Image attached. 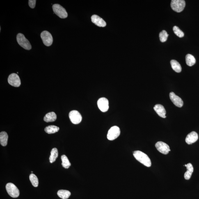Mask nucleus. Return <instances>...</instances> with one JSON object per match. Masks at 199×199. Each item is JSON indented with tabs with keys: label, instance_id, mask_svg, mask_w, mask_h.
<instances>
[{
	"label": "nucleus",
	"instance_id": "1",
	"mask_svg": "<svg viewBox=\"0 0 199 199\" xmlns=\"http://www.w3.org/2000/svg\"><path fill=\"white\" fill-rule=\"evenodd\" d=\"M133 155L137 161L147 167L151 166V161L148 156L141 151L136 150L133 152Z\"/></svg>",
	"mask_w": 199,
	"mask_h": 199
},
{
	"label": "nucleus",
	"instance_id": "2",
	"mask_svg": "<svg viewBox=\"0 0 199 199\" xmlns=\"http://www.w3.org/2000/svg\"><path fill=\"white\" fill-rule=\"evenodd\" d=\"M16 38L17 42L21 47L28 50L31 49V45L29 41L22 34L19 33L17 35Z\"/></svg>",
	"mask_w": 199,
	"mask_h": 199
},
{
	"label": "nucleus",
	"instance_id": "3",
	"mask_svg": "<svg viewBox=\"0 0 199 199\" xmlns=\"http://www.w3.org/2000/svg\"><path fill=\"white\" fill-rule=\"evenodd\" d=\"M186 6L185 1L184 0H172L171 7L174 11L180 13L183 10Z\"/></svg>",
	"mask_w": 199,
	"mask_h": 199
},
{
	"label": "nucleus",
	"instance_id": "4",
	"mask_svg": "<svg viewBox=\"0 0 199 199\" xmlns=\"http://www.w3.org/2000/svg\"><path fill=\"white\" fill-rule=\"evenodd\" d=\"M52 9L54 13L58 17L62 19L66 18L67 13L65 9L58 4H55L52 6Z\"/></svg>",
	"mask_w": 199,
	"mask_h": 199
},
{
	"label": "nucleus",
	"instance_id": "5",
	"mask_svg": "<svg viewBox=\"0 0 199 199\" xmlns=\"http://www.w3.org/2000/svg\"><path fill=\"white\" fill-rule=\"evenodd\" d=\"M6 188L7 193L12 198H17L19 196V190L15 184L11 183H8L6 185Z\"/></svg>",
	"mask_w": 199,
	"mask_h": 199
},
{
	"label": "nucleus",
	"instance_id": "6",
	"mask_svg": "<svg viewBox=\"0 0 199 199\" xmlns=\"http://www.w3.org/2000/svg\"><path fill=\"white\" fill-rule=\"evenodd\" d=\"M120 134V128L117 126H113L108 131L107 138L110 141H113L118 138Z\"/></svg>",
	"mask_w": 199,
	"mask_h": 199
},
{
	"label": "nucleus",
	"instance_id": "7",
	"mask_svg": "<svg viewBox=\"0 0 199 199\" xmlns=\"http://www.w3.org/2000/svg\"><path fill=\"white\" fill-rule=\"evenodd\" d=\"M41 37L45 45L49 47L52 45L53 41L51 34L47 31H44L41 34Z\"/></svg>",
	"mask_w": 199,
	"mask_h": 199
},
{
	"label": "nucleus",
	"instance_id": "8",
	"mask_svg": "<svg viewBox=\"0 0 199 199\" xmlns=\"http://www.w3.org/2000/svg\"><path fill=\"white\" fill-rule=\"evenodd\" d=\"M69 118L71 121L74 124H79L82 120V117L79 112L76 110H72L69 113Z\"/></svg>",
	"mask_w": 199,
	"mask_h": 199
},
{
	"label": "nucleus",
	"instance_id": "9",
	"mask_svg": "<svg viewBox=\"0 0 199 199\" xmlns=\"http://www.w3.org/2000/svg\"><path fill=\"white\" fill-rule=\"evenodd\" d=\"M97 106L99 109L103 112H106L109 109V102L106 98L102 97L97 101Z\"/></svg>",
	"mask_w": 199,
	"mask_h": 199
},
{
	"label": "nucleus",
	"instance_id": "10",
	"mask_svg": "<svg viewBox=\"0 0 199 199\" xmlns=\"http://www.w3.org/2000/svg\"><path fill=\"white\" fill-rule=\"evenodd\" d=\"M9 84L15 87H19L21 85L20 79L17 74L13 73L9 76L8 78Z\"/></svg>",
	"mask_w": 199,
	"mask_h": 199
},
{
	"label": "nucleus",
	"instance_id": "11",
	"mask_svg": "<svg viewBox=\"0 0 199 199\" xmlns=\"http://www.w3.org/2000/svg\"><path fill=\"white\" fill-rule=\"evenodd\" d=\"M155 147L161 153L164 154H168L170 151L169 146L164 142L159 141L156 143Z\"/></svg>",
	"mask_w": 199,
	"mask_h": 199
},
{
	"label": "nucleus",
	"instance_id": "12",
	"mask_svg": "<svg viewBox=\"0 0 199 199\" xmlns=\"http://www.w3.org/2000/svg\"><path fill=\"white\" fill-rule=\"evenodd\" d=\"M169 96L170 100L175 106L180 108L183 105V102L182 99L176 95L174 92H170Z\"/></svg>",
	"mask_w": 199,
	"mask_h": 199
},
{
	"label": "nucleus",
	"instance_id": "13",
	"mask_svg": "<svg viewBox=\"0 0 199 199\" xmlns=\"http://www.w3.org/2000/svg\"><path fill=\"white\" fill-rule=\"evenodd\" d=\"M198 136L197 133L193 131L188 134L186 136L185 141L188 145H190L195 143L198 139Z\"/></svg>",
	"mask_w": 199,
	"mask_h": 199
},
{
	"label": "nucleus",
	"instance_id": "14",
	"mask_svg": "<svg viewBox=\"0 0 199 199\" xmlns=\"http://www.w3.org/2000/svg\"><path fill=\"white\" fill-rule=\"evenodd\" d=\"M92 22L96 25L100 27H104L106 26V23L103 19L97 15H93L91 17Z\"/></svg>",
	"mask_w": 199,
	"mask_h": 199
},
{
	"label": "nucleus",
	"instance_id": "15",
	"mask_svg": "<svg viewBox=\"0 0 199 199\" xmlns=\"http://www.w3.org/2000/svg\"><path fill=\"white\" fill-rule=\"evenodd\" d=\"M154 108L159 116L163 118H166V111L163 106L160 104H156Z\"/></svg>",
	"mask_w": 199,
	"mask_h": 199
},
{
	"label": "nucleus",
	"instance_id": "16",
	"mask_svg": "<svg viewBox=\"0 0 199 199\" xmlns=\"http://www.w3.org/2000/svg\"><path fill=\"white\" fill-rule=\"evenodd\" d=\"M184 166L186 167L187 169V171L184 174V178L186 180H189L194 171L193 167L191 163H188L187 165H185Z\"/></svg>",
	"mask_w": 199,
	"mask_h": 199
},
{
	"label": "nucleus",
	"instance_id": "17",
	"mask_svg": "<svg viewBox=\"0 0 199 199\" xmlns=\"http://www.w3.org/2000/svg\"><path fill=\"white\" fill-rule=\"evenodd\" d=\"M56 115L54 112H51L46 114L44 117V121L47 122H52L56 120Z\"/></svg>",
	"mask_w": 199,
	"mask_h": 199
},
{
	"label": "nucleus",
	"instance_id": "18",
	"mask_svg": "<svg viewBox=\"0 0 199 199\" xmlns=\"http://www.w3.org/2000/svg\"><path fill=\"white\" fill-rule=\"evenodd\" d=\"M8 134L5 131L0 133V143L3 147H5L8 143Z\"/></svg>",
	"mask_w": 199,
	"mask_h": 199
},
{
	"label": "nucleus",
	"instance_id": "19",
	"mask_svg": "<svg viewBox=\"0 0 199 199\" xmlns=\"http://www.w3.org/2000/svg\"><path fill=\"white\" fill-rule=\"evenodd\" d=\"M170 63H171L172 68L175 72L180 73L182 71V67L178 62L175 60H172L170 61Z\"/></svg>",
	"mask_w": 199,
	"mask_h": 199
},
{
	"label": "nucleus",
	"instance_id": "20",
	"mask_svg": "<svg viewBox=\"0 0 199 199\" xmlns=\"http://www.w3.org/2000/svg\"><path fill=\"white\" fill-rule=\"evenodd\" d=\"M57 194L59 197L63 199H67L71 195L70 191L66 190H61L58 191Z\"/></svg>",
	"mask_w": 199,
	"mask_h": 199
},
{
	"label": "nucleus",
	"instance_id": "21",
	"mask_svg": "<svg viewBox=\"0 0 199 199\" xmlns=\"http://www.w3.org/2000/svg\"><path fill=\"white\" fill-rule=\"evenodd\" d=\"M186 64L190 67L193 66L196 63V60L193 55L188 54L186 56Z\"/></svg>",
	"mask_w": 199,
	"mask_h": 199
},
{
	"label": "nucleus",
	"instance_id": "22",
	"mask_svg": "<svg viewBox=\"0 0 199 199\" xmlns=\"http://www.w3.org/2000/svg\"><path fill=\"white\" fill-rule=\"evenodd\" d=\"M58 155V149L56 148H54L52 149L51 152V155L49 158V161L50 163H53L56 161Z\"/></svg>",
	"mask_w": 199,
	"mask_h": 199
},
{
	"label": "nucleus",
	"instance_id": "23",
	"mask_svg": "<svg viewBox=\"0 0 199 199\" xmlns=\"http://www.w3.org/2000/svg\"><path fill=\"white\" fill-rule=\"evenodd\" d=\"M60 128L55 125H49L47 126L45 128V131L46 133L49 134H54L58 132Z\"/></svg>",
	"mask_w": 199,
	"mask_h": 199
},
{
	"label": "nucleus",
	"instance_id": "24",
	"mask_svg": "<svg viewBox=\"0 0 199 199\" xmlns=\"http://www.w3.org/2000/svg\"><path fill=\"white\" fill-rule=\"evenodd\" d=\"M61 159L62 166L65 168H68L71 166V164L67 156L65 155H62Z\"/></svg>",
	"mask_w": 199,
	"mask_h": 199
},
{
	"label": "nucleus",
	"instance_id": "25",
	"mask_svg": "<svg viewBox=\"0 0 199 199\" xmlns=\"http://www.w3.org/2000/svg\"><path fill=\"white\" fill-rule=\"evenodd\" d=\"M29 179L33 186L34 187H37L38 185V180L36 175L32 173L30 175Z\"/></svg>",
	"mask_w": 199,
	"mask_h": 199
},
{
	"label": "nucleus",
	"instance_id": "26",
	"mask_svg": "<svg viewBox=\"0 0 199 199\" xmlns=\"http://www.w3.org/2000/svg\"><path fill=\"white\" fill-rule=\"evenodd\" d=\"M168 35L165 31H163L159 34L160 40L161 42H166L168 39Z\"/></svg>",
	"mask_w": 199,
	"mask_h": 199
},
{
	"label": "nucleus",
	"instance_id": "27",
	"mask_svg": "<svg viewBox=\"0 0 199 199\" xmlns=\"http://www.w3.org/2000/svg\"><path fill=\"white\" fill-rule=\"evenodd\" d=\"M173 31L175 34L180 38H182L184 36V33L177 26H174L173 27Z\"/></svg>",
	"mask_w": 199,
	"mask_h": 199
},
{
	"label": "nucleus",
	"instance_id": "28",
	"mask_svg": "<svg viewBox=\"0 0 199 199\" xmlns=\"http://www.w3.org/2000/svg\"><path fill=\"white\" fill-rule=\"evenodd\" d=\"M36 2V1H35V0H29V1H28L29 6L32 9L34 8Z\"/></svg>",
	"mask_w": 199,
	"mask_h": 199
}]
</instances>
